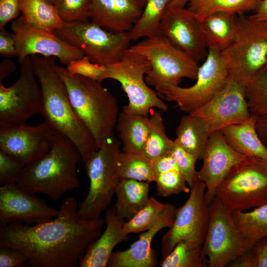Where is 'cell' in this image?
Segmentation results:
<instances>
[{"instance_id":"obj_1","label":"cell","mask_w":267,"mask_h":267,"mask_svg":"<svg viewBox=\"0 0 267 267\" xmlns=\"http://www.w3.org/2000/svg\"><path fill=\"white\" fill-rule=\"evenodd\" d=\"M75 198L62 202L53 220L34 224L12 223L0 228V246L17 249L34 267H76L100 235L101 218L83 220Z\"/></svg>"},{"instance_id":"obj_2","label":"cell","mask_w":267,"mask_h":267,"mask_svg":"<svg viewBox=\"0 0 267 267\" xmlns=\"http://www.w3.org/2000/svg\"><path fill=\"white\" fill-rule=\"evenodd\" d=\"M30 57L42 91L41 114L57 133L73 143L85 163L98 147L72 106L65 85L57 71L56 58L38 54Z\"/></svg>"},{"instance_id":"obj_3","label":"cell","mask_w":267,"mask_h":267,"mask_svg":"<svg viewBox=\"0 0 267 267\" xmlns=\"http://www.w3.org/2000/svg\"><path fill=\"white\" fill-rule=\"evenodd\" d=\"M81 155L66 136L56 133L50 150L25 166L16 184L30 194L41 193L53 200L79 186L76 168Z\"/></svg>"},{"instance_id":"obj_4","label":"cell","mask_w":267,"mask_h":267,"mask_svg":"<svg viewBox=\"0 0 267 267\" xmlns=\"http://www.w3.org/2000/svg\"><path fill=\"white\" fill-rule=\"evenodd\" d=\"M76 114L93 136L98 148L114 134L119 116L118 103L101 82L70 73L57 65Z\"/></svg>"},{"instance_id":"obj_5","label":"cell","mask_w":267,"mask_h":267,"mask_svg":"<svg viewBox=\"0 0 267 267\" xmlns=\"http://www.w3.org/2000/svg\"><path fill=\"white\" fill-rule=\"evenodd\" d=\"M221 53L229 78L250 85L267 70V23L239 15L236 36Z\"/></svg>"},{"instance_id":"obj_6","label":"cell","mask_w":267,"mask_h":267,"mask_svg":"<svg viewBox=\"0 0 267 267\" xmlns=\"http://www.w3.org/2000/svg\"><path fill=\"white\" fill-rule=\"evenodd\" d=\"M120 143L114 134L107 138L85 163L89 180L88 194L78 205V216L83 220L100 218L115 193L121 180L118 169Z\"/></svg>"},{"instance_id":"obj_7","label":"cell","mask_w":267,"mask_h":267,"mask_svg":"<svg viewBox=\"0 0 267 267\" xmlns=\"http://www.w3.org/2000/svg\"><path fill=\"white\" fill-rule=\"evenodd\" d=\"M130 49L146 57L151 64L144 77L146 84L159 93L179 86L182 78L196 80L198 62L174 46L162 35L146 38Z\"/></svg>"},{"instance_id":"obj_8","label":"cell","mask_w":267,"mask_h":267,"mask_svg":"<svg viewBox=\"0 0 267 267\" xmlns=\"http://www.w3.org/2000/svg\"><path fill=\"white\" fill-rule=\"evenodd\" d=\"M216 196L230 211H244L267 203V161L247 157L219 184Z\"/></svg>"},{"instance_id":"obj_9","label":"cell","mask_w":267,"mask_h":267,"mask_svg":"<svg viewBox=\"0 0 267 267\" xmlns=\"http://www.w3.org/2000/svg\"><path fill=\"white\" fill-rule=\"evenodd\" d=\"M150 69L151 64L146 57L130 48L120 60L105 66L103 80L117 81L128 96L129 103L123 106V111L148 115L152 108L163 112L168 110L167 104L145 81L144 75Z\"/></svg>"},{"instance_id":"obj_10","label":"cell","mask_w":267,"mask_h":267,"mask_svg":"<svg viewBox=\"0 0 267 267\" xmlns=\"http://www.w3.org/2000/svg\"><path fill=\"white\" fill-rule=\"evenodd\" d=\"M209 219L202 245V255L209 267L227 266L251 249L254 243L237 227L231 211L216 196L209 204Z\"/></svg>"},{"instance_id":"obj_11","label":"cell","mask_w":267,"mask_h":267,"mask_svg":"<svg viewBox=\"0 0 267 267\" xmlns=\"http://www.w3.org/2000/svg\"><path fill=\"white\" fill-rule=\"evenodd\" d=\"M55 33L101 65L118 61L131 46L129 32L114 33L90 21L63 22Z\"/></svg>"},{"instance_id":"obj_12","label":"cell","mask_w":267,"mask_h":267,"mask_svg":"<svg viewBox=\"0 0 267 267\" xmlns=\"http://www.w3.org/2000/svg\"><path fill=\"white\" fill-rule=\"evenodd\" d=\"M228 79L221 52L208 49L193 85L187 88L171 87L158 94L166 101L175 102L181 111L190 114L212 99L224 87Z\"/></svg>"},{"instance_id":"obj_13","label":"cell","mask_w":267,"mask_h":267,"mask_svg":"<svg viewBox=\"0 0 267 267\" xmlns=\"http://www.w3.org/2000/svg\"><path fill=\"white\" fill-rule=\"evenodd\" d=\"M204 182L195 180L186 202L177 209L173 223L163 236L161 254L164 260L181 240L203 245L208 229L209 210Z\"/></svg>"},{"instance_id":"obj_14","label":"cell","mask_w":267,"mask_h":267,"mask_svg":"<svg viewBox=\"0 0 267 267\" xmlns=\"http://www.w3.org/2000/svg\"><path fill=\"white\" fill-rule=\"evenodd\" d=\"M19 63L20 74L16 82L9 87L0 84V122L25 124L29 118L42 112V91L31 57Z\"/></svg>"},{"instance_id":"obj_15","label":"cell","mask_w":267,"mask_h":267,"mask_svg":"<svg viewBox=\"0 0 267 267\" xmlns=\"http://www.w3.org/2000/svg\"><path fill=\"white\" fill-rule=\"evenodd\" d=\"M56 133L45 121L36 126L0 122V150L26 166L50 150Z\"/></svg>"},{"instance_id":"obj_16","label":"cell","mask_w":267,"mask_h":267,"mask_svg":"<svg viewBox=\"0 0 267 267\" xmlns=\"http://www.w3.org/2000/svg\"><path fill=\"white\" fill-rule=\"evenodd\" d=\"M19 62L27 56H54L63 65L82 58L83 52L55 33L44 31L27 23L22 16L11 24Z\"/></svg>"},{"instance_id":"obj_17","label":"cell","mask_w":267,"mask_h":267,"mask_svg":"<svg viewBox=\"0 0 267 267\" xmlns=\"http://www.w3.org/2000/svg\"><path fill=\"white\" fill-rule=\"evenodd\" d=\"M190 114L203 121L210 134L230 125L245 122L252 115L245 96V87L229 78L212 99Z\"/></svg>"},{"instance_id":"obj_18","label":"cell","mask_w":267,"mask_h":267,"mask_svg":"<svg viewBox=\"0 0 267 267\" xmlns=\"http://www.w3.org/2000/svg\"><path fill=\"white\" fill-rule=\"evenodd\" d=\"M160 34L196 61L203 60L208 48L201 20L185 7H168L160 24Z\"/></svg>"},{"instance_id":"obj_19","label":"cell","mask_w":267,"mask_h":267,"mask_svg":"<svg viewBox=\"0 0 267 267\" xmlns=\"http://www.w3.org/2000/svg\"><path fill=\"white\" fill-rule=\"evenodd\" d=\"M58 213V210L34 194L26 193L16 183L0 187V226L12 223H42L51 220Z\"/></svg>"},{"instance_id":"obj_20","label":"cell","mask_w":267,"mask_h":267,"mask_svg":"<svg viewBox=\"0 0 267 267\" xmlns=\"http://www.w3.org/2000/svg\"><path fill=\"white\" fill-rule=\"evenodd\" d=\"M247 157L228 144L221 131L209 135L202 159L203 165L197 172L195 178V180L204 182L205 197L208 204L216 197L219 184L229 171Z\"/></svg>"},{"instance_id":"obj_21","label":"cell","mask_w":267,"mask_h":267,"mask_svg":"<svg viewBox=\"0 0 267 267\" xmlns=\"http://www.w3.org/2000/svg\"><path fill=\"white\" fill-rule=\"evenodd\" d=\"M89 20L105 30L128 32L140 17L147 0H90Z\"/></svg>"},{"instance_id":"obj_22","label":"cell","mask_w":267,"mask_h":267,"mask_svg":"<svg viewBox=\"0 0 267 267\" xmlns=\"http://www.w3.org/2000/svg\"><path fill=\"white\" fill-rule=\"evenodd\" d=\"M177 209L171 204L167 207L154 225L142 233L137 240L124 251L113 252L107 267H154L157 266L151 245L153 238L165 227H171L175 220Z\"/></svg>"},{"instance_id":"obj_23","label":"cell","mask_w":267,"mask_h":267,"mask_svg":"<svg viewBox=\"0 0 267 267\" xmlns=\"http://www.w3.org/2000/svg\"><path fill=\"white\" fill-rule=\"evenodd\" d=\"M106 228L100 237L89 246L79 263L80 267H106L114 247L128 239L123 231L124 219L116 214L115 207L106 210Z\"/></svg>"},{"instance_id":"obj_24","label":"cell","mask_w":267,"mask_h":267,"mask_svg":"<svg viewBox=\"0 0 267 267\" xmlns=\"http://www.w3.org/2000/svg\"><path fill=\"white\" fill-rule=\"evenodd\" d=\"M201 24L208 49L222 52L236 36L239 15L226 12H216L201 19Z\"/></svg>"},{"instance_id":"obj_25","label":"cell","mask_w":267,"mask_h":267,"mask_svg":"<svg viewBox=\"0 0 267 267\" xmlns=\"http://www.w3.org/2000/svg\"><path fill=\"white\" fill-rule=\"evenodd\" d=\"M257 118V116L252 114L245 122L230 125L221 132L228 144L238 153L267 161V148L260 139L256 128Z\"/></svg>"},{"instance_id":"obj_26","label":"cell","mask_w":267,"mask_h":267,"mask_svg":"<svg viewBox=\"0 0 267 267\" xmlns=\"http://www.w3.org/2000/svg\"><path fill=\"white\" fill-rule=\"evenodd\" d=\"M151 182L133 179H121L115 194L116 214L121 219L130 220L147 203Z\"/></svg>"},{"instance_id":"obj_27","label":"cell","mask_w":267,"mask_h":267,"mask_svg":"<svg viewBox=\"0 0 267 267\" xmlns=\"http://www.w3.org/2000/svg\"><path fill=\"white\" fill-rule=\"evenodd\" d=\"M116 128L122 142V151L141 154L149 134L148 115L122 110Z\"/></svg>"},{"instance_id":"obj_28","label":"cell","mask_w":267,"mask_h":267,"mask_svg":"<svg viewBox=\"0 0 267 267\" xmlns=\"http://www.w3.org/2000/svg\"><path fill=\"white\" fill-rule=\"evenodd\" d=\"M175 140L185 150L202 160L209 136L205 123L197 116H182L176 131Z\"/></svg>"},{"instance_id":"obj_29","label":"cell","mask_w":267,"mask_h":267,"mask_svg":"<svg viewBox=\"0 0 267 267\" xmlns=\"http://www.w3.org/2000/svg\"><path fill=\"white\" fill-rule=\"evenodd\" d=\"M21 12L27 23L44 31L55 33L63 23L55 5L46 0H21Z\"/></svg>"},{"instance_id":"obj_30","label":"cell","mask_w":267,"mask_h":267,"mask_svg":"<svg viewBox=\"0 0 267 267\" xmlns=\"http://www.w3.org/2000/svg\"><path fill=\"white\" fill-rule=\"evenodd\" d=\"M263 0H192L187 9L200 20L216 12H226L237 15L254 12Z\"/></svg>"},{"instance_id":"obj_31","label":"cell","mask_w":267,"mask_h":267,"mask_svg":"<svg viewBox=\"0 0 267 267\" xmlns=\"http://www.w3.org/2000/svg\"><path fill=\"white\" fill-rule=\"evenodd\" d=\"M171 0H147L143 12L132 29L129 32L131 41L161 35L160 24Z\"/></svg>"},{"instance_id":"obj_32","label":"cell","mask_w":267,"mask_h":267,"mask_svg":"<svg viewBox=\"0 0 267 267\" xmlns=\"http://www.w3.org/2000/svg\"><path fill=\"white\" fill-rule=\"evenodd\" d=\"M231 213L240 232L254 244L267 236V203L250 212L235 210Z\"/></svg>"},{"instance_id":"obj_33","label":"cell","mask_w":267,"mask_h":267,"mask_svg":"<svg viewBox=\"0 0 267 267\" xmlns=\"http://www.w3.org/2000/svg\"><path fill=\"white\" fill-rule=\"evenodd\" d=\"M174 140L167 135L163 119L158 111L149 117V131L141 154L150 161L168 153Z\"/></svg>"},{"instance_id":"obj_34","label":"cell","mask_w":267,"mask_h":267,"mask_svg":"<svg viewBox=\"0 0 267 267\" xmlns=\"http://www.w3.org/2000/svg\"><path fill=\"white\" fill-rule=\"evenodd\" d=\"M120 179L154 181L152 162L141 154L120 152L118 162Z\"/></svg>"},{"instance_id":"obj_35","label":"cell","mask_w":267,"mask_h":267,"mask_svg":"<svg viewBox=\"0 0 267 267\" xmlns=\"http://www.w3.org/2000/svg\"><path fill=\"white\" fill-rule=\"evenodd\" d=\"M202 245L187 240H181L162 260V267H206L202 255Z\"/></svg>"},{"instance_id":"obj_36","label":"cell","mask_w":267,"mask_h":267,"mask_svg":"<svg viewBox=\"0 0 267 267\" xmlns=\"http://www.w3.org/2000/svg\"><path fill=\"white\" fill-rule=\"evenodd\" d=\"M168 203H162L154 197L149 198L147 204L132 219L125 222L124 233H139L151 228L156 223L167 207Z\"/></svg>"},{"instance_id":"obj_37","label":"cell","mask_w":267,"mask_h":267,"mask_svg":"<svg viewBox=\"0 0 267 267\" xmlns=\"http://www.w3.org/2000/svg\"><path fill=\"white\" fill-rule=\"evenodd\" d=\"M245 96L251 114L267 115V73L245 87Z\"/></svg>"},{"instance_id":"obj_38","label":"cell","mask_w":267,"mask_h":267,"mask_svg":"<svg viewBox=\"0 0 267 267\" xmlns=\"http://www.w3.org/2000/svg\"><path fill=\"white\" fill-rule=\"evenodd\" d=\"M157 194L168 197L182 192L188 193L190 188L187 186L186 181L179 170H173L155 177Z\"/></svg>"},{"instance_id":"obj_39","label":"cell","mask_w":267,"mask_h":267,"mask_svg":"<svg viewBox=\"0 0 267 267\" xmlns=\"http://www.w3.org/2000/svg\"><path fill=\"white\" fill-rule=\"evenodd\" d=\"M90 0H56L54 5L63 22L89 21Z\"/></svg>"},{"instance_id":"obj_40","label":"cell","mask_w":267,"mask_h":267,"mask_svg":"<svg viewBox=\"0 0 267 267\" xmlns=\"http://www.w3.org/2000/svg\"><path fill=\"white\" fill-rule=\"evenodd\" d=\"M169 153L175 159L180 172L190 188L194 182L197 172L195 170L197 157L185 150L175 140Z\"/></svg>"},{"instance_id":"obj_41","label":"cell","mask_w":267,"mask_h":267,"mask_svg":"<svg viewBox=\"0 0 267 267\" xmlns=\"http://www.w3.org/2000/svg\"><path fill=\"white\" fill-rule=\"evenodd\" d=\"M25 166L14 157L0 150V184L16 183Z\"/></svg>"},{"instance_id":"obj_42","label":"cell","mask_w":267,"mask_h":267,"mask_svg":"<svg viewBox=\"0 0 267 267\" xmlns=\"http://www.w3.org/2000/svg\"><path fill=\"white\" fill-rule=\"evenodd\" d=\"M66 68L72 74L101 82L105 66L94 63L84 56L70 62Z\"/></svg>"},{"instance_id":"obj_43","label":"cell","mask_w":267,"mask_h":267,"mask_svg":"<svg viewBox=\"0 0 267 267\" xmlns=\"http://www.w3.org/2000/svg\"><path fill=\"white\" fill-rule=\"evenodd\" d=\"M29 265L26 256L11 247L0 246V267H21Z\"/></svg>"},{"instance_id":"obj_44","label":"cell","mask_w":267,"mask_h":267,"mask_svg":"<svg viewBox=\"0 0 267 267\" xmlns=\"http://www.w3.org/2000/svg\"><path fill=\"white\" fill-rule=\"evenodd\" d=\"M21 0H0V30L21 12Z\"/></svg>"},{"instance_id":"obj_45","label":"cell","mask_w":267,"mask_h":267,"mask_svg":"<svg viewBox=\"0 0 267 267\" xmlns=\"http://www.w3.org/2000/svg\"><path fill=\"white\" fill-rule=\"evenodd\" d=\"M151 162L155 177L171 170H179L175 159L169 152L151 161Z\"/></svg>"},{"instance_id":"obj_46","label":"cell","mask_w":267,"mask_h":267,"mask_svg":"<svg viewBox=\"0 0 267 267\" xmlns=\"http://www.w3.org/2000/svg\"><path fill=\"white\" fill-rule=\"evenodd\" d=\"M0 53L6 57H17V54L13 34L4 29L0 30Z\"/></svg>"},{"instance_id":"obj_47","label":"cell","mask_w":267,"mask_h":267,"mask_svg":"<svg viewBox=\"0 0 267 267\" xmlns=\"http://www.w3.org/2000/svg\"><path fill=\"white\" fill-rule=\"evenodd\" d=\"M230 267H258V261L252 247L237 257L227 266Z\"/></svg>"},{"instance_id":"obj_48","label":"cell","mask_w":267,"mask_h":267,"mask_svg":"<svg viewBox=\"0 0 267 267\" xmlns=\"http://www.w3.org/2000/svg\"><path fill=\"white\" fill-rule=\"evenodd\" d=\"M258 261V267H267V236L261 238L253 245Z\"/></svg>"},{"instance_id":"obj_49","label":"cell","mask_w":267,"mask_h":267,"mask_svg":"<svg viewBox=\"0 0 267 267\" xmlns=\"http://www.w3.org/2000/svg\"><path fill=\"white\" fill-rule=\"evenodd\" d=\"M256 128L260 139L267 148V115L257 116Z\"/></svg>"},{"instance_id":"obj_50","label":"cell","mask_w":267,"mask_h":267,"mask_svg":"<svg viewBox=\"0 0 267 267\" xmlns=\"http://www.w3.org/2000/svg\"><path fill=\"white\" fill-rule=\"evenodd\" d=\"M15 70V65L13 61L8 58L2 60L0 64V83Z\"/></svg>"},{"instance_id":"obj_51","label":"cell","mask_w":267,"mask_h":267,"mask_svg":"<svg viewBox=\"0 0 267 267\" xmlns=\"http://www.w3.org/2000/svg\"><path fill=\"white\" fill-rule=\"evenodd\" d=\"M249 16L255 20L267 23V0H263L257 10Z\"/></svg>"},{"instance_id":"obj_52","label":"cell","mask_w":267,"mask_h":267,"mask_svg":"<svg viewBox=\"0 0 267 267\" xmlns=\"http://www.w3.org/2000/svg\"><path fill=\"white\" fill-rule=\"evenodd\" d=\"M192 0H171L169 3L168 7H184L187 3H189Z\"/></svg>"},{"instance_id":"obj_53","label":"cell","mask_w":267,"mask_h":267,"mask_svg":"<svg viewBox=\"0 0 267 267\" xmlns=\"http://www.w3.org/2000/svg\"><path fill=\"white\" fill-rule=\"evenodd\" d=\"M46 0L48 1V2L54 4L56 0Z\"/></svg>"},{"instance_id":"obj_54","label":"cell","mask_w":267,"mask_h":267,"mask_svg":"<svg viewBox=\"0 0 267 267\" xmlns=\"http://www.w3.org/2000/svg\"><path fill=\"white\" fill-rule=\"evenodd\" d=\"M266 72L267 73V70Z\"/></svg>"}]
</instances>
